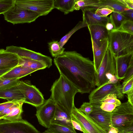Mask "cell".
Listing matches in <instances>:
<instances>
[{
  "mask_svg": "<svg viewBox=\"0 0 133 133\" xmlns=\"http://www.w3.org/2000/svg\"><path fill=\"white\" fill-rule=\"evenodd\" d=\"M133 34V21H126L119 29L117 30Z\"/></svg>",
  "mask_w": 133,
  "mask_h": 133,
  "instance_id": "e575fe53",
  "label": "cell"
},
{
  "mask_svg": "<svg viewBox=\"0 0 133 133\" xmlns=\"http://www.w3.org/2000/svg\"><path fill=\"white\" fill-rule=\"evenodd\" d=\"M72 114L80 124L83 133H107L90 117L80 111L75 106Z\"/></svg>",
  "mask_w": 133,
  "mask_h": 133,
  "instance_id": "4fadbf2b",
  "label": "cell"
},
{
  "mask_svg": "<svg viewBox=\"0 0 133 133\" xmlns=\"http://www.w3.org/2000/svg\"><path fill=\"white\" fill-rule=\"evenodd\" d=\"M88 26V25L84 21H79L72 29L61 39L59 42L61 47H63L70 37L75 32L81 28Z\"/></svg>",
  "mask_w": 133,
  "mask_h": 133,
  "instance_id": "83f0119b",
  "label": "cell"
},
{
  "mask_svg": "<svg viewBox=\"0 0 133 133\" xmlns=\"http://www.w3.org/2000/svg\"><path fill=\"white\" fill-rule=\"evenodd\" d=\"M48 45L49 51L52 56L55 58L59 56L64 51L65 48L61 47L58 41L49 42Z\"/></svg>",
  "mask_w": 133,
  "mask_h": 133,
  "instance_id": "1f68e13d",
  "label": "cell"
},
{
  "mask_svg": "<svg viewBox=\"0 0 133 133\" xmlns=\"http://www.w3.org/2000/svg\"><path fill=\"white\" fill-rule=\"evenodd\" d=\"M36 108V115L39 124L47 128L51 123L55 115V104L50 98L45 100L41 105Z\"/></svg>",
  "mask_w": 133,
  "mask_h": 133,
  "instance_id": "7c38bea8",
  "label": "cell"
},
{
  "mask_svg": "<svg viewBox=\"0 0 133 133\" xmlns=\"http://www.w3.org/2000/svg\"><path fill=\"white\" fill-rule=\"evenodd\" d=\"M132 77H133V62L130 63L127 69L123 79V83L126 82Z\"/></svg>",
  "mask_w": 133,
  "mask_h": 133,
  "instance_id": "f35d334b",
  "label": "cell"
},
{
  "mask_svg": "<svg viewBox=\"0 0 133 133\" xmlns=\"http://www.w3.org/2000/svg\"><path fill=\"white\" fill-rule=\"evenodd\" d=\"M18 101H8L7 102L0 103V113L5 109L12 105Z\"/></svg>",
  "mask_w": 133,
  "mask_h": 133,
  "instance_id": "b9f144b4",
  "label": "cell"
},
{
  "mask_svg": "<svg viewBox=\"0 0 133 133\" xmlns=\"http://www.w3.org/2000/svg\"><path fill=\"white\" fill-rule=\"evenodd\" d=\"M108 48L115 57L133 52V34L112 30L109 33Z\"/></svg>",
  "mask_w": 133,
  "mask_h": 133,
  "instance_id": "3957f363",
  "label": "cell"
},
{
  "mask_svg": "<svg viewBox=\"0 0 133 133\" xmlns=\"http://www.w3.org/2000/svg\"><path fill=\"white\" fill-rule=\"evenodd\" d=\"M19 57L17 65L27 67L36 71L47 68L45 65L39 62L28 58Z\"/></svg>",
  "mask_w": 133,
  "mask_h": 133,
  "instance_id": "484cf974",
  "label": "cell"
},
{
  "mask_svg": "<svg viewBox=\"0 0 133 133\" xmlns=\"http://www.w3.org/2000/svg\"><path fill=\"white\" fill-rule=\"evenodd\" d=\"M3 15L6 21L14 24L30 23L41 16L37 12L19 7L15 4Z\"/></svg>",
  "mask_w": 133,
  "mask_h": 133,
  "instance_id": "52a82bcc",
  "label": "cell"
},
{
  "mask_svg": "<svg viewBox=\"0 0 133 133\" xmlns=\"http://www.w3.org/2000/svg\"><path fill=\"white\" fill-rule=\"evenodd\" d=\"M12 69H0V77L4 74L9 71Z\"/></svg>",
  "mask_w": 133,
  "mask_h": 133,
  "instance_id": "681fc988",
  "label": "cell"
},
{
  "mask_svg": "<svg viewBox=\"0 0 133 133\" xmlns=\"http://www.w3.org/2000/svg\"><path fill=\"white\" fill-rule=\"evenodd\" d=\"M18 87L24 97V103L36 108L43 103L45 100L43 95L38 89L31 84L30 81H20Z\"/></svg>",
  "mask_w": 133,
  "mask_h": 133,
  "instance_id": "ba28073f",
  "label": "cell"
},
{
  "mask_svg": "<svg viewBox=\"0 0 133 133\" xmlns=\"http://www.w3.org/2000/svg\"><path fill=\"white\" fill-rule=\"evenodd\" d=\"M99 3V0H76L75 10L80 9L82 11L89 7L94 6Z\"/></svg>",
  "mask_w": 133,
  "mask_h": 133,
  "instance_id": "4dcf8cb0",
  "label": "cell"
},
{
  "mask_svg": "<svg viewBox=\"0 0 133 133\" xmlns=\"http://www.w3.org/2000/svg\"><path fill=\"white\" fill-rule=\"evenodd\" d=\"M102 7L107 8L113 10L114 11L119 13L129 9L126 7L120 0H99V3L95 6L87 8L95 10Z\"/></svg>",
  "mask_w": 133,
  "mask_h": 133,
  "instance_id": "44dd1931",
  "label": "cell"
},
{
  "mask_svg": "<svg viewBox=\"0 0 133 133\" xmlns=\"http://www.w3.org/2000/svg\"><path fill=\"white\" fill-rule=\"evenodd\" d=\"M114 10L102 7L95 10V14L101 16L106 17L111 14Z\"/></svg>",
  "mask_w": 133,
  "mask_h": 133,
  "instance_id": "74e56055",
  "label": "cell"
},
{
  "mask_svg": "<svg viewBox=\"0 0 133 133\" xmlns=\"http://www.w3.org/2000/svg\"><path fill=\"white\" fill-rule=\"evenodd\" d=\"M60 74L82 94L89 93L96 86V72L93 61L75 51H64L54 60Z\"/></svg>",
  "mask_w": 133,
  "mask_h": 133,
  "instance_id": "6da1fadb",
  "label": "cell"
},
{
  "mask_svg": "<svg viewBox=\"0 0 133 133\" xmlns=\"http://www.w3.org/2000/svg\"><path fill=\"white\" fill-rule=\"evenodd\" d=\"M0 133H40L27 121L20 120L0 121Z\"/></svg>",
  "mask_w": 133,
  "mask_h": 133,
  "instance_id": "9c48e42d",
  "label": "cell"
},
{
  "mask_svg": "<svg viewBox=\"0 0 133 133\" xmlns=\"http://www.w3.org/2000/svg\"><path fill=\"white\" fill-rule=\"evenodd\" d=\"M19 79H5L0 77V90L17 86L20 82Z\"/></svg>",
  "mask_w": 133,
  "mask_h": 133,
  "instance_id": "d6a6232c",
  "label": "cell"
},
{
  "mask_svg": "<svg viewBox=\"0 0 133 133\" xmlns=\"http://www.w3.org/2000/svg\"><path fill=\"white\" fill-rule=\"evenodd\" d=\"M0 98L12 101L24 102L25 98L18 85L11 88L0 90Z\"/></svg>",
  "mask_w": 133,
  "mask_h": 133,
  "instance_id": "7402d4cb",
  "label": "cell"
},
{
  "mask_svg": "<svg viewBox=\"0 0 133 133\" xmlns=\"http://www.w3.org/2000/svg\"><path fill=\"white\" fill-rule=\"evenodd\" d=\"M95 10L85 8L82 11L83 21L88 26L100 25L105 26L107 23L109 22L108 17H104L95 14Z\"/></svg>",
  "mask_w": 133,
  "mask_h": 133,
  "instance_id": "e0dca14e",
  "label": "cell"
},
{
  "mask_svg": "<svg viewBox=\"0 0 133 133\" xmlns=\"http://www.w3.org/2000/svg\"><path fill=\"white\" fill-rule=\"evenodd\" d=\"M15 5V0H0V15L3 14Z\"/></svg>",
  "mask_w": 133,
  "mask_h": 133,
  "instance_id": "836d02e7",
  "label": "cell"
},
{
  "mask_svg": "<svg viewBox=\"0 0 133 133\" xmlns=\"http://www.w3.org/2000/svg\"><path fill=\"white\" fill-rule=\"evenodd\" d=\"M115 72V56L108 48L96 72V86L98 87L109 80L117 79Z\"/></svg>",
  "mask_w": 133,
  "mask_h": 133,
  "instance_id": "277c9868",
  "label": "cell"
},
{
  "mask_svg": "<svg viewBox=\"0 0 133 133\" xmlns=\"http://www.w3.org/2000/svg\"><path fill=\"white\" fill-rule=\"evenodd\" d=\"M117 129L118 133H133V125Z\"/></svg>",
  "mask_w": 133,
  "mask_h": 133,
  "instance_id": "ee69618b",
  "label": "cell"
},
{
  "mask_svg": "<svg viewBox=\"0 0 133 133\" xmlns=\"http://www.w3.org/2000/svg\"><path fill=\"white\" fill-rule=\"evenodd\" d=\"M107 133H118V129L113 127L112 125L110 126Z\"/></svg>",
  "mask_w": 133,
  "mask_h": 133,
  "instance_id": "c3c4849f",
  "label": "cell"
},
{
  "mask_svg": "<svg viewBox=\"0 0 133 133\" xmlns=\"http://www.w3.org/2000/svg\"><path fill=\"white\" fill-rule=\"evenodd\" d=\"M19 57L16 54L0 49V69H12L17 66Z\"/></svg>",
  "mask_w": 133,
  "mask_h": 133,
  "instance_id": "ac0fdd59",
  "label": "cell"
},
{
  "mask_svg": "<svg viewBox=\"0 0 133 133\" xmlns=\"http://www.w3.org/2000/svg\"><path fill=\"white\" fill-rule=\"evenodd\" d=\"M111 115L112 125L117 129L133 125V105L128 101L116 107Z\"/></svg>",
  "mask_w": 133,
  "mask_h": 133,
  "instance_id": "8992f818",
  "label": "cell"
},
{
  "mask_svg": "<svg viewBox=\"0 0 133 133\" xmlns=\"http://www.w3.org/2000/svg\"><path fill=\"white\" fill-rule=\"evenodd\" d=\"M50 98L55 104L70 115L75 106V95L78 90L63 76L60 75L52 86Z\"/></svg>",
  "mask_w": 133,
  "mask_h": 133,
  "instance_id": "7a4b0ae2",
  "label": "cell"
},
{
  "mask_svg": "<svg viewBox=\"0 0 133 133\" xmlns=\"http://www.w3.org/2000/svg\"><path fill=\"white\" fill-rule=\"evenodd\" d=\"M52 133H77L75 129L67 127L56 124L51 123L46 130Z\"/></svg>",
  "mask_w": 133,
  "mask_h": 133,
  "instance_id": "f1b7e54d",
  "label": "cell"
},
{
  "mask_svg": "<svg viewBox=\"0 0 133 133\" xmlns=\"http://www.w3.org/2000/svg\"><path fill=\"white\" fill-rule=\"evenodd\" d=\"M106 29L109 32L114 29V26L110 22H107L105 25Z\"/></svg>",
  "mask_w": 133,
  "mask_h": 133,
  "instance_id": "7dc6e473",
  "label": "cell"
},
{
  "mask_svg": "<svg viewBox=\"0 0 133 133\" xmlns=\"http://www.w3.org/2000/svg\"><path fill=\"white\" fill-rule=\"evenodd\" d=\"M76 0H54V9H56L66 15L75 10Z\"/></svg>",
  "mask_w": 133,
  "mask_h": 133,
  "instance_id": "d4e9b609",
  "label": "cell"
},
{
  "mask_svg": "<svg viewBox=\"0 0 133 133\" xmlns=\"http://www.w3.org/2000/svg\"><path fill=\"white\" fill-rule=\"evenodd\" d=\"M71 122L72 126L74 129L82 132V130L79 123L76 120L75 118L71 114Z\"/></svg>",
  "mask_w": 133,
  "mask_h": 133,
  "instance_id": "7bdbcfd3",
  "label": "cell"
},
{
  "mask_svg": "<svg viewBox=\"0 0 133 133\" xmlns=\"http://www.w3.org/2000/svg\"><path fill=\"white\" fill-rule=\"evenodd\" d=\"M120 1L128 9H133V0H122Z\"/></svg>",
  "mask_w": 133,
  "mask_h": 133,
  "instance_id": "f6af8a7d",
  "label": "cell"
},
{
  "mask_svg": "<svg viewBox=\"0 0 133 133\" xmlns=\"http://www.w3.org/2000/svg\"><path fill=\"white\" fill-rule=\"evenodd\" d=\"M5 50L17 55L19 57H24L37 61L49 68L52 64V59L50 57L25 48L13 45L6 47Z\"/></svg>",
  "mask_w": 133,
  "mask_h": 133,
  "instance_id": "8fae6325",
  "label": "cell"
},
{
  "mask_svg": "<svg viewBox=\"0 0 133 133\" xmlns=\"http://www.w3.org/2000/svg\"><path fill=\"white\" fill-rule=\"evenodd\" d=\"M121 88L119 81L109 80L90 92L88 97L89 102L92 104L100 105L104 98L112 94H116L118 99H122L124 95L122 92Z\"/></svg>",
  "mask_w": 133,
  "mask_h": 133,
  "instance_id": "5b68a950",
  "label": "cell"
},
{
  "mask_svg": "<svg viewBox=\"0 0 133 133\" xmlns=\"http://www.w3.org/2000/svg\"><path fill=\"white\" fill-rule=\"evenodd\" d=\"M4 117L3 116L0 114V119H3Z\"/></svg>",
  "mask_w": 133,
  "mask_h": 133,
  "instance_id": "f907efd6",
  "label": "cell"
},
{
  "mask_svg": "<svg viewBox=\"0 0 133 133\" xmlns=\"http://www.w3.org/2000/svg\"><path fill=\"white\" fill-rule=\"evenodd\" d=\"M23 103H24V102L21 101H19L5 109L1 112L0 114L3 116L4 117L9 114L14 108Z\"/></svg>",
  "mask_w": 133,
  "mask_h": 133,
  "instance_id": "ab89813d",
  "label": "cell"
},
{
  "mask_svg": "<svg viewBox=\"0 0 133 133\" xmlns=\"http://www.w3.org/2000/svg\"><path fill=\"white\" fill-rule=\"evenodd\" d=\"M121 91L123 94H126L133 89V77L130 78L121 84Z\"/></svg>",
  "mask_w": 133,
  "mask_h": 133,
  "instance_id": "d590c367",
  "label": "cell"
},
{
  "mask_svg": "<svg viewBox=\"0 0 133 133\" xmlns=\"http://www.w3.org/2000/svg\"><path fill=\"white\" fill-rule=\"evenodd\" d=\"M36 71L27 67L17 65L1 77L5 79H20Z\"/></svg>",
  "mask_w": 133,
  "mask_h": 133,
  "instance_id": "603a6c76",
  "label": "cell"
},
{
  "mask_svg": "<svg viewBox=\"0 0 133 133\" xmlns=\"http://www.w3.org/2000/svg\"><path fill=\"white\" fill-rule=\"evenodd\" d=\"M122 104L115 94H109L101 101L100 107L101 109L107 112H112Z\"/></svg>",
  "mask_w": 133,
  "mask_h": 133,
  "instance_id": "cb8c5ba5",
  "label": "cell"
},
{
  "mask_svg": "<svg viewBox=\"0 0 133 133\" xmlns=\"http://www.w3.org/2000/svg\"><path fill=\"white\" fill-rule=\"evenodd\" d=\"M93 54L94 62L96 72L103 60L109 45V39L106 40L100 47L97 46L91 39Z\"/></svg>",
  "mask_w": 133,
  "mask_h": 133,
  "instance_id": "d6986e66",
  "label": "cell"
},
{
  "mask_svg": "<svg viewBox=\"0 0 133 133\" xmlns=\"http://www.w3.org/2000/svg\"><path fill=\"white\" fill-rule=\"evenodd\" d=\"M92 40L98 47L109 39V32L105 26L100 25H93L88 26Z\"/></svg>",
  "mask_w": 133,
  "mask_h": 133,
  "instance_id": "9a60e30c",
  "label": "cell"
},
{
  "mask_svg": "<svg viewBox=\"0 0 133 133\" xmlns=\"http://www.w3.org/2000/svg\"><path fill=\"white\" fill-rule=\"evenodd\" d=\"M54 0H15L17 6L39 14L41 16L48 14L54 9Z\"/></svg>",
  "mask_w": 133,
  "mask_h": 133,
  "instance_id": "30bf717a",
  "label": "cell"
},
{
  "mask_svg": "<svg viewBox=\"0 0 133 133\" xmlns=\"http://www.w3.org/2000/svg\"><path fill=\"white\" fill-rule=\"evenodd\" d=\"M78 109L85 115L89 116L93 110V105L89 102H83Z\"/></svg>",
  "mask_w": 133,
  "mask_h": 133,
  "instance_id": "8d00e7d4",
  "label": "cell"
},
{
  "mask_svg": "<svg viewBox=\"0 0 133 133\" xmlns=\"http://www.w3.org/2000/svg\"><path fill=\"white\" fill-rule=\"evenodd\" d=\"M71 115L56 105L55 115L51 123L64 126L72 129H75L71 122Z\"/></svg>",
  "mask_w": 133,
  "mask_h": 133,
  "instance_id": "ffe728a7",
  "label": "cell"
},
{
  "mask_svg": "<svg viewBox=\"0 0 133 133\" xmlns=\"http://www.w3.org/2000/svg\"><path fill=\"white\" fill-rule=\"evenodd\" d=\"M133 62V52L115 57V76L119 80L123 79L128 66Z\"/></svg>",
  "mask_w": 133,
  "mask_h": 133,
  "instance_id": "2e32d148",
  "label": "cell"
},
{
  "mask_svg": "<svg viewBox=\"0 0 133 133\" xmlns=\"http://www.w3.org/2000/svg\"><path fill=\"white\" fill-rule=\"evenodd\" d=\"M109 18V22L113 25L114 29L117 30L119 29L123 24L126 21L124 17L121 13L113 11Z\"/></svg>",
  "mask_w": 133,
  "mask_h": 133,
  "instance_id": "4316f807",
  "label": "cell"
},
{
  "mask_svg": "<svg viewBox=\"0 0 133 133\" xmlns=\"http://www.w3.org/2000/svg\"><path fill=\"white\" fill-rule=\"evenodd\" d=\"M121 13L127 20L133 21V9H128Z\"/></svg>",
  "mask_w": 133,
  "mask_h": 133,
  "instance_id": "60d3db41",
  "label": "cell"
},
{
  "mask_svg": "<svg viewBox=\"0 0 133 133\" xmlns=\"http://www.w3.org/2000/svg\"><path fill=\"white\" fill-rule=\"evenodd\" d=\"M126 94L127 96L128 101L133 105V89L129 91Z\"/></svg>",
  "mask_w": 133,
  "mask_h": 133,
  "instance_id": "bcb514c9",
  "label": "cell"
},
{
  "mask_svg": "<svg viewBox=\"0 0 133 133\" xmlns=\"http://www.w3.org/2000/svg\"><path fill=\"white\" fill-rule=\"evenodd\" d=\"M92 104V111L89 116L107 132L112 125L111 112L103 110L100 105Z\"/></svg>",
  "mask_w": 133,
  "mask_h": 133,
  "instance_id": "5bb4252c",
  "label": "cell"
},
{
  "mask_svg": "<svg viewBox=\"0 0 133 133\" xmlns=\"http://www.w3.org/2000/svg\"><path fill=\"white\" fill-rule=\"evenodd\" d=\"M42 133H52L50 132H49L47 131L46 130H45L44 132H43Z\"/></svg>",
  "mask_w": 133,
  "mask_h": 133,
  "instance_id": "816d5d0a",
  "label": "cell"
},
{
  "mask_svg": "<svg viewBox=\"0 0 133 133\" xmlns=\"http://www.w3.org/2000/svg\"><path fill=\"white\" fill-rule=\"evenodd\" d=\"M24 103H22L14 108L8 115L4 116V120L14 121L22 119V115L23 112L22 106Z\"/></svg>",
  "mask_w": 133,
  "mask_h": 133,
  "instance_id": "f546056e",
  "label": "cell"
}]
</instances>
